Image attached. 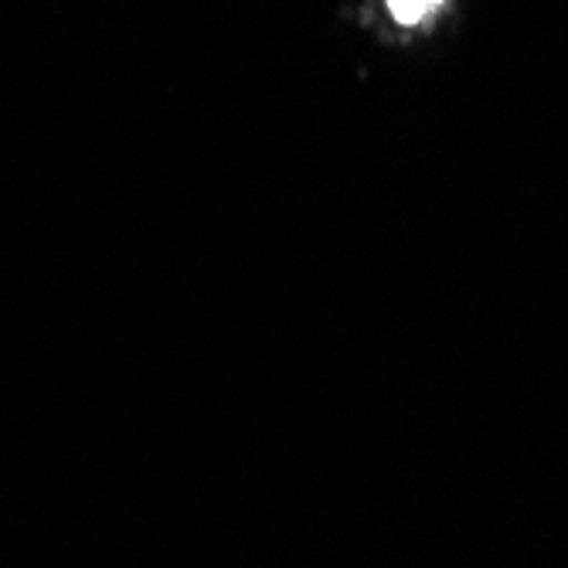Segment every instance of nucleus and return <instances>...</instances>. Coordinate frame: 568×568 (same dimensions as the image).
<instances>
[{"mask_svg": "<svg viewBox=\"0 0 568 568\" xmlns=\"http://www.w3.org/2000/svg\"><path fill=\"white\" fill-rule=\"evenodd\" d=\"M439 4L443 0H388L395 21H402V24H419L423 18L439 11Z\"/></svg>", "mask_w": 568, "mask_h": 568, "instance_id": "obj_1", "label": "nucleus"}]
</instances>
